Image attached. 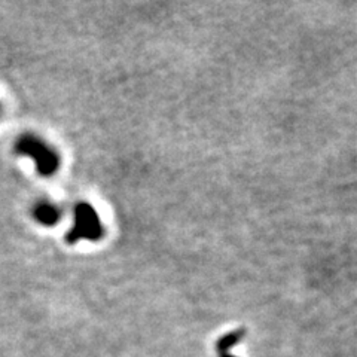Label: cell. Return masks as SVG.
Returning a JSON list of instances; mask_svg holds the SVG:
<instances>
[{"mask_svg":"<svg viewBox=\"0 0 357 357\" xmlns=\"http://www.w3.org/2000/svg\"><path fill=\"white\" fill-rule=\"evenodd\" d=\"M18 155L29 156L36 164V170L40 176H52L60 169V156L47 143L39 137L26 134L18 139L15 144Z\"/></svg>","mask_w":357,"mask_h":357,"instance_id":"1","label":"cell"},{"mask_svg":"<svg viewBox=\"0 0 357 357\" xmlns=\"http://www.w3.org/2000/svg\"><path fill=\"white\" fill-rule=\"evenodd\" d=\"M243 338V331H238V332H232L229 335H227V337H223L219 344H218V353H219V357H232L228 350L232 347L234 344H237L240 340Z\"/></svg>","mask_w":357,"mask_h":357,"instance_id":"4","label":"cell"},{"mask_svg":"<svg viewBox=\"0 0 357 357\" xmlns=\"http://www.w3.org/2000/svg\"><path fill=\"white\" fill-rule=\"evenodd\" d=\"M103 237V225L93 206L79 203L75 207V225L66 234L67 244H75L79 240L97 241Z\"/></svg>","mask_w":357,"mask_h":357,"instance_id":"2","label":"cell"},{"mask_svg":"<svg viewBox=\"0 0 357 357\" xmlns=\"http://www.w3.org/2000/svg\"><path fill=\"white\" fill-rule=\"evenodd\" d=\"M33 215H35V219L42 223L45 227H54L57 225L61 215L59 208L50 204V203H40L33 210Z\"/></svg>","mask_w":357,"mask_h":357,"instance_id":"3","label":"cell"}]
</instances>
